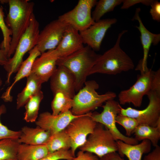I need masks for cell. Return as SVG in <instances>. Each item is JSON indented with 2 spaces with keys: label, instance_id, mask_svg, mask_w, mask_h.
<instances>
[{
  "label": "cell",
  "instance_id": "1",
  "mask_svg": "<svg viewBox=\"0 0 160 160\" xmlns=\"http://www.w3.org/2000/svg\"><path fill=\"white\" fill-rule=\"evenodd\" d=\"M9 11L5 20L12 33L11 40L8 55H13L20 38L28 28L33 13L34 3L28 0H6Z\"/></svg>",
  "mask_w": 160,
  "mask_h": 160
},
{
  "label": "cell",
  "instance_id": "2",
  "mask_svg": "<svg viewBox=\"0 0 160 160\" xmlns=\"http://www.w3.org/2000/svg\"><path fill=\"white\" fill-rule=\"evenodd\" d=\"M127 31L124 30L119 34L114 45L100 55L89 76L96 73L115 75L134 69L132 60L120 46L121 38Z\"/></svg>",
  "mask_w": 160,
  "mask_h": 160
},
{
  "label": "cell",
  "instance_id": "3",
  "mask_svg": "<svg viewBox=\"0 0 160 160\" xmlns=\"http://www.w3.org/2000/svg\"><path fill=\"white\" fill-rule=\"evenodd\" d=\"M100 55L87 45L69 56L59 58L57 65L64 66L73 74L77 92L84 87L90 71Z\"/></svg>",
  "mask_w": 160,
  "mask_h": 160
},
{
  "label": "cell",
  "instance_id": "4",
  "mask_svg": "<svg viewBox=\"0 0 160 160\" xmlns=\"http://www.w3.org/2000/svg\"><path fill=\"white\" fill-rule=\"evenodd\" d=\"M84 84L73 98V106L71 111L74 115H81L91 112L102 106L104 103L114 99L116 97V93L112 92L98 94L96 90L99 85L94 80L86 81Z\"/></svg>",
  "mask_w": 160,
  "mask_h": 160
},
{
  "label": "cell",
  "instance_id": "5",
  "mask_svg": "<svg viewBox=\"0 0 160 160\" xmlns=\"http://www.w3.org/2000/svg\"><path fill=\"white\" fill-rule=\"evenodd\" d=\"M40 32L39 23L33 14L28 28L18 42L13 57L3 65L7 73L6 83L9 82L12 75L18 70L25 54L36 46Z\"/></svg>",
  "mask_w": 160,
  "mask_h": 160
},
{
  "label": "cell",
  "instance_id": "6",
  "mask_svg": "<svg viewBox=\"0 0 160 160\" xmlns=\"http://www.w3.org/2000/svg\"><path fill=\"white\" fill-rule=\"evenodd\" d=\"M80 150L93 153L100 158L118 151L116 140L107 129L97 123L93 132L89 135Z\"/></svg>",
  "mask_w": 160,
  "mask_h": 160
},
{
  "label": "cell",
  "instance_id": "7",
  "mask_svg": "<svg viewBox=\"0 0 160 160\" xmlns=\"http://www.w3.org/2000/svg\"><path fill=\"white\" fill-rule=\"evenodd\" d=\"M103 110L100 113H92V119L97 123L104 125L112 134L116 140H120L129 144L138 143L134 137L125 136L118 129L116 122L117 116L120 113L121 107L117 101L114 99L108 100L102 105Z\"/></svg>",
  "mask_w": 160,
  "mask_h": 160
},
{
  "label": "cell",
  "instance_id": "8",
  "mask_svg": "<svg viewBox=\"0 0 160 160\" xmlns=\"http://www.w3.org/2000/svg\"><path fill=\"white\" fill-rule=\"evenodd\" d=\"M140 72L135 83L129 89L121 91L119 93L118 97L120 105L131 103L135 107H139L144 96L151 91L154 71L148 68Z\"/></svg>",
  "mask_w": 160,
  "mask_h": 160
},
{
  "label": "cell",
  "instance_id": "9",
  "mask_svg": "<svg viewBox=\"0 0 160 160\" xmlns=\"http://www.w3.org/2000/svg\"><path fill=\"white\" fill-rule=\"evenodd\" d=\"M92 114L90 112L74 119L65 129L70 140L71 150L75 157L77 149L85 143L87 136L93 132L97 125L91 118Z\"/></svg>",
  "mask_w": 160,
  "mask_h": 160
},
{
  "label": "cell",
  "instance_id": "10",
  "mask_svg": "<svg viewBox=\"0 0 160 160\" xmlns=\"http://www.w3.org/2000/svg\"><path fill=\"white\" fill-rule=\"evenodd\" d=\"M97 1L96 0H79L73 9L60 16L58 19L79 32L82 31L95 23L92 17L91 11Z\"/></svg>",
  "mask_w": 160,
  "mask_h": 160
},
{
  "label": "cell",
  "instance_id": "11",
  "mask_svg": "<svg viewBox=\"0 0 160 160\" xmlns=\"http://www.w3.org/2000/svg\"><path fill=\"white\" fill-rule=\"evenodd\" d=\"M149 100L147 106L142 110L131 107L121 108L120 113L135 119L139 125L144 124L156 127L160 119V93L150 91L146 95Z\"/></svg>",
  "mask_w": 160,
  "mask_h": 160
},
{
  "label": "cell",
  "instance_id": "12",
  "mask_svg": "<svg viewBox=\"0 0 160 160\" xmlns=\"http://www.w3.org/2000/svg\"><path fill=\"white\" fill-rule=\"evenodd\" d=\"M68 25L58 18L45 26L40 32L36 45L41 54L56 48Z\"/></svg>",
  "mask_w": 160,
  "mask_h": 160
},
{
  "label": "cell",
  "instance_id": "13",
  "mask_svg": "<svg viewBox=\"0 0 160 160\" xmlns=\"http://www.w3.org/2000/svg\"><path fill=\"white\" fill-rule=\"evenodd\" d=\"M117 21L115 18L100 19L79 32L84 44H87L95 51H99L107 31Z\"/></svg>",
  "mask_w": 160,
  "mask_h": 160
},
{
  "label": "cell",
  "instance_id": "14",
  "mask_svg": "<svg viewBox=\"0 0 160 160\" xmlns=\"http://www.w3.org/2000/svg\"><path fill=\"white\" fill-rule=\"evenodd\" d=\"M81 116L74 115L71 110L56 115L45 112L40 114L36 124L52 135L65 129L73 120Z\"/></svg>",
  "mask_w": 160,
  "mask_h": 160
},
{
  "label": "cell",
  "instance_id": "15",
  "mask_svg": "<svg viewBox=\"0 0 160 160\" xmlns=\"http://www.w3.org/2000/svg\"><path fill=\"white\" fill-rule=\"evenodd\" d=\"M59 57L56 49L41 53L34 61L31 72L36 75L43 83L47 81L56 69L57 62Z\"/></svg>",
  "mask_w": 160,
  "mask_h": 160
},
{
  "label": "cell",
  "instance_id": "16",
  "mask_svg": "<svg viewBox=\"0 0 160 160\" xmlns=\"http://www.w3.org/2000/svg\"><path fill=\"white\" fill-rule=\"evenodd\" d=\"M140 11V8L136 9L133 20L138 21L139 26L136 28L138 29L140 33V40L143 49V57L139 62L136 67V70L145 71L148 68L147 66V60L148 52L152 44L157 45L160 41V34H155L149 31L143 25L139 13Z\"/></svg>",
  "mask_w": 160,
  "mask_h": 160
},
{
  "label": "cell",
  "instance_id": "17",
  "mask_svg": "<svg viewBox=\"0 0 160 160\" xmlns=\"http://www.w3.org/2000/svg\"><path fill=\"white\" fill-rule=\"evenodd\" d=\"M50 87L53 93L57 91L65 93L72 98L75 95V79L72 73L63 66H57L51 77Z\"/></svg>",
  "mask_w": 160,
  "mask_h": 160
},
{
  "label": "cell",
  "instance_id": "18",
  "mask_svg": "<svg viewBox=\"0 0 160 160\" xmlns=\"http://www.w3.org/2000/svg\"><path fill=\"white\" fill-rule=\"evenodd\" d=\"M79 32L68 25L62 39L55 49L60 57L69 56L84 47Z\"/></svg>",
  "mask_w": 160,
  "mask_h": 160
},
{
  "label": "cell",
  "instance_id": "19",
  "mask_svg": "<svg viewBox=\"0 0 160 160\" xmlns=\"http://www.w3.org/2000/svg\"><path fill=\"white\" fill-rule=\"evenodd\" d=\"M29 53L28 56L23 61L17 71L13 83L7 89L1 96V98L5 102H10L12 101V97L11 95V92L13 87L17 82L29 75L34 61L41 54L36 46L29 51Z\"/></svg>",
  "mask_w": 160,
  "mask_h": 160
},
{
  "label": "cell",
  "instance_id": "20",
  "mask_svg": "<svg viewBox=\"0 0 160 160\" xmlns=\"http://www.w3.org/2000/svg\"><path fill=\"white\" fill-rule=\"evenodd\" d=\"M118 154L122 157L124 156L129 160H142L143 155L150 152L151 143L148 140H144L139 144L131 145L120 140H116Z\"/></svg>",
  "mask_w": 160,
  "mask_h": 160
},
{
  "label": "cell",
  "instance_id": "21",
  "mask_svg": "<svg viewBox=\"0 0 160 160\" xmlns=\"http://www.w3.org/2000/svg\"><path fill=\"white\" fill-rule=\"evenodd\" d=\"M20 131L21 135L17 140L20 143L36 145L46 144L51 136L49 132L38 126L35 128L24 126Z\"/></svg>",
  "mask_w": 160,
  "mask_h": 160
},
{
  "label": "cell",
  "instance_id": "22",
  "mask_svg": "<svg viewBox=\"0 0 160 160\" xmlns=\"http://www.w3.org/2000/svg\"><path fill=\"white\" fill-rule=\"evenodd\" d=\"M26 85L18 94L17 99V108L24 106L30 98L41 90L43 82L34 73L31 72L27 77Z\"/></svg>",
  "mask_w": 160,
  "mask_h": 160
},
{
  "label": "cell",
  "instance_id": "23",
  "mask_svg": "<svg viewBox=\"0 0 160 160\" xmlns=\"http://www.w3.org/2000/svg\"><path fill=\"white\" fill-rule=\"evenodd\" d=\"M49 153L46 144L31 145L20 143L18 147L17 160H39Z\"/></svg>",
  "mask_w": 160,
  "mask_h": 160
},
{
  "label": "cell",
  "instance_id": "24",
  "mask_svg": "<svg viewBox=\"0 0 160 160\" xmlns=\"http://www.w3.org/2000/svg\"><path fill=\"white\" fill-rule=\"evenodd\" d=\"M134 137L137 141L148 140L154 147L158 145L160 139V129L148 125L139 124L135 129Z\"/></svg>",
  "mask_w": 160,
  "mask_h": 160
},
{
  "label": "cell",
  "instance_id": "25",
  "mask_svg": "<svg viewBox=\"0 0 160 160\" xmlns=\"http://www.w3.org/2000/svg\"><path fill=\"white\" fill-rule=\"evenodd\" d=\"M53 94L54 98L51 104L52 114L56 115L71 110L73 106L72 98L60 91H56Z\"/></svg>",
  "mask_w": 160,
  "mask_h": 160
},
{
  "label": "cell",
  "instance_id": "26",
  "mask_svg": "<svg viewBox=\"0 0 160 160\" xmlns=\"http://www.w3.org/2000/svg\"><path fill=\"white\" fill-rule=\"evenodd\" d=\"M49 153L60 150H69L71 144L65 129L51 135L46 144Z\"/></svg>",
  "mask_w": 160,
  "mask_h": 160
},
{
  "label": "cell",
  "instance_id": "27",
  "mask_svg": "<svg viewBox=\"0 0 160 160\" xmlns=\"http://www.w3.org/2000/svg\"><path fill=\"white\" fill-rule=\"evenodd\" d=\"M44 97L41 90L31 97L25 104L24 120L27 122H36L38 117L40 103Z\"/></svg>",
  "mask_w": 160,
  "mask_h": 160
},
{
  "label": "cell",
  "instance_id": "28",
  "mask_svg": "<svg viewBox=\"0 0 160 160\" xmlns=\"http://www.w3.org/2000/svg\"><path fill=\"white\" fill-rule=\"evenodd\" d=\"M20 144L17 140H0V160H17V150Z\"/></svg>",
  "mask_w": 160,
  "mask_h": 160
},
{
  "label": "cell",
  "instance_id": "29",
  "mask_svg": "<svg viewBox=\"0 0 160 160\" xmlns=\"http://www.w3.org/2000/svg\"><path fill=\"white\" fill-rule=\"evenodd\" d=\"M122 0H100L97 1L92 13V18L97 22L106 13L113 11L115 8L122 3Z\"/></svg>",
  "mask_w": 160,
  "mask_h": 160
},
{
  "label": "cell",
  "instance_id": "30",
  "mask_svg": "<svg viewBox=\"0 0 160 160\" xmlns=\"http://www.w3.org/2000/svg\"><path fill=\"white\" fill-rule=\"evenodd\" d=\"M4 16L3 8L0 5V28L3 38V40L0 44V48L4 51L8 57L12 34L10 30L6 25L4 19Z\"/></svg>",
  "mask_w": 160,
  "mask_h": 160
},
{
  "label": "cell",
  "instance_id": "31",
  "mask_svg": "<svg viewBox=\"0 0 160 160\" xmlns=\"http://www.w3.org/2000/svg\"><path fill=\"white\" fill-rule=\"evenodd\" d=\"M116 123L122 126L125 129L126 135L129 137L134 133L139 125L137 121L135 119L119 114L116 118Z\"/></svg>",
  "mask_w": 160,
  "mask_h": 160
},
{
  "label": "cell",
  "instance_id": "32",
  "mask_svg": "<svg viewBox=\"0 0 160 160\" xmlns=\"http://www.w3.org/2000/svg\"><path fill=\"white\" fill-rule=\"evenodd\" d=\"M6 111V108L4 105L0 106V118L1 115L5 113ZM21 134V131H15L9 129L2 124L0 120V140L6 139L17 140Z\"/></svg>",
  "mask_w": 160,
  "mask_h": 160
},
{
  "label": "cell",
  "instance_id": "33",
  "mask_svg": "<svg viewBox=\"0 0 160 160\" xmlns=\"http://www.w3.org/2000/svg\"><path fill=\"white\" fill-rule=\"evenodd\" d=\"M74 157L71 150H60L49 153L39 160H70Z\"/></svg>",
  "mask_w": 160,
  "mask_h": 160
},
{
  "label": "cell",
  "instance_id": "34",
  "mask_svg": "<svg viewBox=\"0 0 160 160\" xmlns=\"http://www.w3.org/2000/svg\"><path fill=\"white\" fill-rule=\"evenodd\" d=\"M153 1L154 0H123L121 8V9H127L139 3H141L147 6H150Z\"/></svg>",
  "mask_w": 160,
  "mask_h": 160
},
{
  "label": "cell",
  "instance_id": "35",
  "mask_svg": "<svg viewBox=\"0 0 160 160\" xmlns=\"http://www.w3.org/2000/svg\"><path fill=\"white\" fill-rule=\"evenodd\" d=\"M151 8L150 13L152 18L154 20L159 22L160 21V2L154 0L150 5Z\"/></svg>",
  "mask_w": 160,
  "mask_h": 160
},
{
  "label": "cell",
  "instance_id": "36",
  "mask_svg": "<svg viewBox=\"0 0 160 160\" xmlns=\"http://www.w3.org/2000/svg\"><path fill=\"white\" fill-rule=\"evenodd\" d=\"M151 91L160 93V69L154 71Z\"/></svg>",
  "mask_w": 160,
  "mask_h": 160
},
{
  "label": "cell",
  "instance_id": "37",
  "mask_svg": "<svg viewBox=\"0 0 160 160\" xmlns=\"http://www.w3.org/2000/svg\"><path fill=\"white\" fill-rule=\"evenodd\" d=\"M98 157L91 153L80 150L77 153V156L70 160H98Z\"/></svg>",
  "mask_w": 160,
  "mask_h": 160
},
{
  "label": "cell",
  "instance_id": "38",
  "mask_svg": "<svg viewBox=\"0 0 160 160\" xmlns=\"http://www.w3.org/2000/svg\"><path fill=\"white\" fill-rule=\"evenodd\" d=\"M143 160H160V147L159 145L155 147L152 151L145 155Z\"/></svg>",
  "mask_w": 160,
  "mask_h": 160
},
{
  "label": "cell",
  "instance_id": "39",
  "mask_svg": "<svg viewBox=\"0 0 160 160\" xmlns=\"http://www.w3.org/2000/svg\"><path fill=\"white\" fill-rule=\"evenodd\" d=\"M8 59L9 58L4 51L0 48V65L3 66Z\"/></svg>",
  "mask_w": 160,
  "mask_h": 160
},
{
  "label": "cell",
  "instance_id": "40",
  "mask_svg": "<svg viewBox=\"0 0 160 160\" xmlns=\"http://www.w3.org/2000/svg\"><path fill=\"white\" fill-rule=\"evenodd\" d=\"M110 160H124L119 154L116 152L110 154Z\"/></svg>",
  "mask_w": 160,
  "mask_h": 160
},
{
  "label": "cell",
  "instance_id": "41",
  "mask_svg": "<svg viewBox=\"0 0 160 160\" xmlns=\"http://www.w3.org/2000/svg\"><path fill=\"white\" fill-rule=\"evenodd\" d=\"M111 153L108 154L103 156L102 158H100L98 160H110Z\"/></svg>",
  "mask_w": 160,
  "mask_h": 160
},
{
  "label": "cell",
  "instance_id": "42",
  "mask_svg": "<svg viewBox=\"0 0 160 160\" xmlns=\"http://www.w3.org/2000/svg\"><path fill=\"white\" fill-rule=\"evenodd\" d=\"M2 84V81L1 78H0V86Z\"/></svg>",
  "mask_w": 160,
  "mask_h": 160
}]
</instances>
